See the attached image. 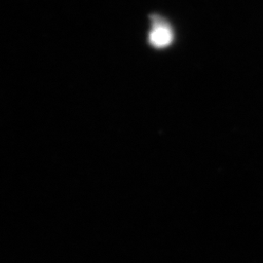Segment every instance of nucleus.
Listing matches in <instances>:
<instances>
[{
	"instance_id": "f257e3e1",
	"label": "nucleus",
	"mask_w": 263,
	"mask_h": 263,
	"mask_svg": "<svg viewBox=\"0 0 263 263\" xmlns=\"http://www.w3.org/2000/svg\"><path fill=\"white\" fill-rule=\"evenodd\" d=\"M149 20L151 28L147 35L149 46L158 50L171 46L175 39L173 27L159 15H152Z\"/></svg>"
}]
</instances>
